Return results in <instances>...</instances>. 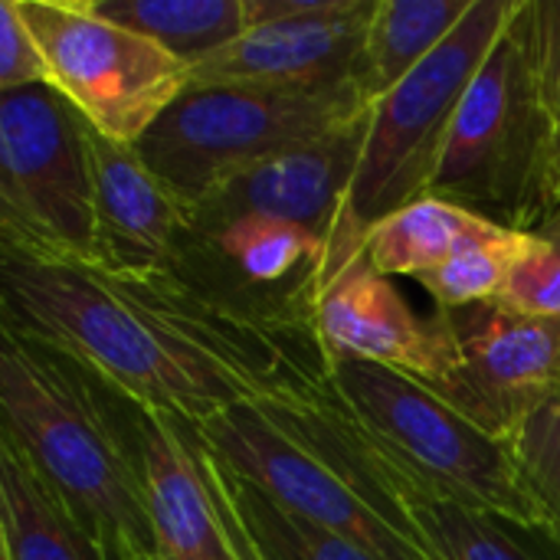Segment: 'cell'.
Segmentation results:
<instances>
[{
	"instance_id": "obj_1",
	"label": "cell",
	"mask_w": 560,
	"mask_h": 560,
	"mask_svg": "<svg viewBox=\"0 0 560 560\" xmlns=\"http://www.w3.org/2000/svg\"><path fill=\"white\" fill-rule=\"evenodd\" d=\"M3 325L187 427L325 387L315 338L253 322L177 272L115 276L3 246Z\"/></svg>"
},
{
	"instance_id": "obj_2",
	"label": "cell",
	"mask_w": 560,
	"mask_h": 560,
	"mask_svg": "<svg viewBox=\"0 0 560 560\" xmlns=\"http://www.w3.org/2000/svg\"><path fill=\"white\" fill-rule=\"evenodd\" d=\"M69 361L3 325V433L115 560H158L138 450Z\"/></svg>"
},
{
	"instance_id": "obj_3",
	"label": "cell",
	"mask_w": 560,
	"mask_h": 560,
	"mask_svg": "<svg viewBox=\"0 0 560 560\" xmlns=\"http://www.w3.org/2000/svg\"><path fill=\"white\" fill-rule=\"evenodd\" d=\"M325 368L341 413L397 479L436 499L555 535L505 440L489 436L427 384L400 371L351 358L328 361Z\"/></svg>"
},
{
	"instance_id": "obj_4",
	"label": "cell",
	"mask_w": 560,
	"mask_h": 560,
	"mask_svg": "<svg viewBox=\"0 0 560 560\" xmlns=\"http://www.w3.org/2000/svg\"><path fill=\"white\" fill-rule=\"evenodd\" d=\"M430 194L512 230H532L551 210V131L535 79L532 0H522L466 89Z\"/></svg>"
},
{
	"instance_id": "obj_5",
	"label": "cell",
	"mask_w": 560,
	"mask_h": 560,
	"mask_svg": "<svg viewBox=\"0 0 560 560\" xmlns=\"http://www.w3.org/2000/svg\"><path fill=\"white\" fill-rule=\"evenodd\" d=\"M518 7L522 0H476L459 30L371 105L361 164L335 240V276L361 256L368 233L384 217L430 194L459 102Z\"/></svg>"
},
{
	"instance_id": "obj_6",
	"label": "cell",
	"mask_w": 560,
	"mask_h": 560,
	"mask_svg": "<svg viewBox=\"0 0 560 560\" xmlns=\"http://www.w3.org/2000/svg\"><path fill=\"white\" fill-rule=\"evenodd\" d=\"M371 112L354 82L328 89H187L135 144L190 207L223 180Z\"/></svg>"
},
{
	"instance_id": "obj_7",
	"label": "cell",
	"mask_w": 560,
	"mask_h": 560,
	"mask_svg": "<svg viewBox=\"0 0 560 560\" xmlns=\"http://www.w3.org/2000/svg\"><path fill=\"white\" fill-rule=\"evenodd\" d=\"M0 243L95 266L89 125L52 85L0 92Z\"/></svg>"
},
{
	"instance_id": "obj_8",
	"label": "cell",
	"mask_w": 560,
	"mask_h": 560,
	"mask_svg": "<svg viewBox=\"0 0 560 560\" xmlns=\"http://www.w3.org/2000/svg\"><path fill=\"white\" fill-rule=\"evenodd\" d=\"M49 66V85L118 144H138L187 92L190 69L154 39L98 13L95 0H16Z\"/></svg>"
},
{
	"instance_id": "obj_9",
	"label": "cell",
	"mask_w": 560,
	"mask_h": 560,
	"mask_svg": "<svg viewBox=\"0 0 560 560\" xmlns=\"http://www.w3.org/2000/svg\"><path fill=\"white\" fill-rule=\"evenodd\" d=\"M456 368L430 390L469 423L505 440L560 394V322L525 315L502 299L440 308Z\"/></svg>"
},
{
	"instance_id": "obj_10",
	"label": "cell",
	"mask_w": 560,
	"mask_h": 560,
	"mask_svg": "<svg viewBox=\"0 0 560 560\" xmlns=\"http://www.w3.org/2000/svg\"><path fill=\"white\" fill-rule=\"evenodd\" d=\"M371 112L354 121L299 144L279 158H269L220 187L190 207V226L226 223L236 217H266L308 230L318 236L335 259V240L341 213L361 164ZM335 279V269H331Z\"/></svg>"
},
{
	"instance_id": "obj_11",
	"label": "cell",
	"mask_w": 560,
	"mask_h": 560,
	"mask_svg": "<svg viewBox=\"0 0 560 560\" xmlns=\"http://www.w3.org/2000/svg\"><path fill=\"white\" fill-rule=\"evenodd\" d=\"M135 450L158 560H253L194 427L138 407Z\"/></svg>"
},
{
	"instance_id": "obj_12",
	"label": "cell",
	"mask_w": 560,
	"mask_h": 560,
	"mask_svg": "<svg viewBox=\"0 0 560 560\" xmlns=\"http://www.w3.org/2000/svg\"><path fill=\"white\" fill-rule=\"evenodd\" d=\"M315 345L328 361H371L427 387L456 368V345L440 315L420 318L364 256L348 262L315 305Z\"/></svg>"
},
{
	"instance_id": "obj_13",
	"label": "cell",
	"mask_w": 560,
	"mask_h": 560,
	"mask_svg": "<svg viewBox=\"0 0 560 560\" xmlns=\"http://www.w3.org/2000/svg\"><path fill=\"white\" fill-rule=\"evenodd\" d=\"M377 0H312L305 13L246 30L233 46L190 69L187 89L276 85L328 89L354 82Z\"/></svg>"
},
{
	"instance_id": "obj_14",
	"label": "cell",
	"mask_w": 560,
	"mask_h": 560,
	"mask_svg": "<svg viewBox=\"0 0 560 560\" xmlns=\"http://www.w3.org/2000/svg\"><path fill=\"white\" fill-rule=\"evenodd\" d=\"M95 184V266L115 276L174 272L190 230V203L131 144L89 128Z\"/></svg>"
},
{
	"instance_id": "obj_15",
	"label": "cell",
	"mask_w": 560,
	"mask_h": 560,
	"mask_svg": "<svg viewBox=\"0 0 560 560\" xmlns=\"http://www.w3.org/2000/svg\"><path fill=\"white\" fill-rule=\"evenodd\" d=\"M0 558L115 560L7 433L0 436Z\"/></svg>"
},
{
	"instance_id": "obj_16",
	"label": "cell",
	"mask_w": 560,
	"mask_h": 560,
	"mask_svg": "<svg viewBox=\"0 0 560 560\" xmlns=\"http://www.w3.org/2000/svg\"><path fill=\"white\" fill-rule=\"evenodd\" d=\"M377 472L387 492L410 515V522L417 525V532L423 535L427 548L436 560H560L558 551L548 548L551 538L560 541L551 532H535L505 515L469 509L450 499H436L397 479L390 469H384L381 459H377Z\"/></svg>"
},
{
	"instance_id": "obj_17",
	"label": "cell",
	"mask_w": 560,
	"mask_h": 560,
	"mask_svg": "<svg viewBox=\"0 0 560 560\" xmlns=\"http://www.w3.org/2000/svg\"><path fill=\"white\" fill-rule=\"evenodd\" d=\"M472 7L476 0H377L354 66L361 98L377 105L390 95L459 30Z\"/></svg>"
},
{
	"instance_id": "obj_18",
	"label": "cell",
	"mask_w": 560,
	"mask_h": 560,
	"mask_svg": "<svg viewBox=\"0 0 560 560\" xmlns=\"http://www.w3.org/2000/svg\"><path fill=\"white\" fill-rule=\"evenodd\" d=\"M499 226L502 223H492L453 200L427 194L400 207L397 213L384 217L368 233L361 256L387 279L410 276L420 282L423 276L453 262L479 240L492 236Z\"/></svg>"
},
{
	"instance_id": "obj_19",
	"label": "cell",
	"mask_w": 560,
	"mask_h": 560,
	"mask_svg": "<svg viewBox=\"0 0 560 560\" xmlns=\"http://www.w3.org/2000/svg\"><path fill=\"white\" fill-rule=\"evenodd\" d=\"M98 13L154 39L187 69L233 46L246 30V0H95Z\"/></svg>"
},
{
	"instance_id": "obj_20",
	"label": "cell",
	"mask_w": 560,
	"mask_h": 560,
	"mask_svg": "<svg viewBox=\"0 0 560 560\" xmlns=\"http://www.w3.org/2000/svg\"><path fill=\"white\" fill-rule=\"evenodd\" d=\"M213 469H217L223 499L230 505V515L236 522V532L253 560H381L371 551H364L361 545L292 515L289 509L272 502L266 492H259L246 479L223 469L217 459H213Z\"/></svg>"
},
{
	"instance_id": "obj_21",
	"label": "cell",
	"mask_w": 560,
	"mask_h": 560,
	"mask_svg": "<svg viewBox=\"0 0 560 560\" xmlns=\"http://www.w3.org/2000/svg\"><path fill=\"white\" fill-rule=\"evenodd\" d=\"M528 240H532L528 230L499 226L492 236L479 240L453 262L423 276L420 285L440 302V308H463V305L499 299L515 262L528 249Z\"/></svg>"
},
{
	"instance_id": "obj_22",
	"label": "cell",
	"mask_w": 560,
	"mask_h": 560,
	"mask_svg": "<svg viewBox=\"0 0 560 560\" xmlns=\"http://www.w3.org/2000/svg\"><path fill=\"white\" fill-rule=\"evenodd\" d=\"M528 249L515 262L502 302L535 315V318H555L560 322V207L551 203V210L528 230Z\"/></svg>"
},
{
	"instance_id": "obj_23",
	"label": "cell",
	"mask_w": 560,
	"mask_h": 560,
	"mask_svg": "<svg viewBox=\"0 0 560 560\" xmlns=\"http://www.w3.org/2000/svg\"><path fill=\"white\" fill-rule=\"evenodd\" d=\"M509 446L560 538V394L545 400L509 436Z\"/></svg>"
},
{
	"instance_id": "obj_24",
	"label": "cell",
	"mask_w": 560,
	"mask_h": 560,
	"mask_svg": "<svg viewBox=\"0 0 560 560\" xmlns=\"http://www.w3.org/2000/svg\"><path fill=\"white\" fill-rule=\"evenodd\" d=\"M535 79L551 131V184L560 171V0H532Z\"/></svg>"
},
{
	"instance_id": "obj_25",
	"label": "cell",
	"mask_w": 560,
	"mask_h": 560,
	"mask_svg": "<svg viewBox=\"0 0 560 560\" xmlns=\"http://www.w3.org/2000/svg\"><path fill=\"white\" fill-rule=\"evenodd\" d=\"M49 85V66L16 0H0V92Z\"/></svg>"
},
{
	"instance_id": "obj_26",
	"label": "cell",
	"mask_w": 560,
	"mask_h": 560,
	"mask_svg": "<svg viewBox=\"0 0 560 560\" xmlns=\"http://www.w3.org/2000/svg\"><path fill=\"white\" fill-rule=\"evenodd\" d=\"M551 203H558L560 207V171L558 177H555V184H551Z\"/></svg>"
},
{
	"instance_id": "obj_27",
	"label": "cell",
	"mask_w": 560,
	"mask_h": 560,
	"mask_svg": "<svg viewBox=\"0 0 560 560\" xmlns=\"http://www.w3.org/2000/svg\"><path fill=\"white\" fill-rule=\"evenodd\" d=\"M0 560H3V558H0Z\"/></svg>"
}]
</instances>
